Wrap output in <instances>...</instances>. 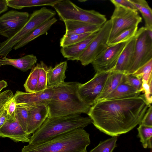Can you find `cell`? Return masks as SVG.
Wrapping results in <instances>:
<instances>
[{
    "label": "cell",
    "mask_w": 152,
    "mask_h": 152,
    "mask_svg": "<svg viewBox=\"0 0 152 152\" xmlns=\"http://www.w3.org/2000/svg\"><path fill=\"white\" fill-rule=\"evenodd\" d=\"M135 42V37L127 42L121 53L113 70L126 74L130 66L133 56Z\"/></svg>",
    "instance_id": "17"
},
{
    "label": "cell",
    "mask_w": 152,
    "mask_h": 152,
    "mask_svg": "<svg viewBox=\"0 0 152 152\" xmlns=\"http://www.w3.org/2000/svg\"><path fill=\"white\" fill-rule=\"evenodd\" d=\"M152 59L139 68L131 74L139 79L148 82L150 76L152 75Z\"/></svg>",
    "instance_id": "32"
},
{
    "label": "cell",
    "mask_w": 152,
    "mask_h": 152,
    "mask_svg": "<svg viewBox=\"0 0 152 152\" xmlns=\"http://www.w3.org/2000/svg\"><path fill=\"white\" fill-rule=\"evenodd\" d=\"M91 143L89 134L83 128L58 135L45 142L24 146L21 152H81Z\"/></svg>",
    "instance_id": "3"
},
{
    "label": "cell",
    "mask_w": 152,
    "mask_h": 152,
    "mask_svg": "<svg viewBox=\"0 0 152 152\" xmlns=\"http://www.w3.org/2000/svg\"><path fill=\"white\" fill-rule=\"evenodd\" d=\"M141 13L145 22V28L152 29V10L145 0H129Z\"/></svg>",
    "instance_id": "25"
},
{
    "label": "cell",
    "mask_w": 152,
    "mask_h": 152,
    "mask_svg": "<svg viewBox=\"0 0 152 152\" xmlns=\"http://www.w3.org/2000/svg\"><path fill=\"white\" fill-rule=\"evenodd\" d=\"M98 31L94 32L84 39L77 43L61 48L60 52L64 57L68 60L78 61L79 56L95 37Z\"/></svg>",
    "instance_id": "16"
},
{
    "label": "cell",
    "mask_w": 152,
    "mask_h": 152,
    "mask_svg": "<svg viewBox=\"0 0 152 152\" xmlns=\"http://www.w3.org/2000/svg\"><path fill=\"white\" fill-rule=\"evenodd\" d=\"M140 124L152 127V106L150 105Z\"/></svg>",
    "instance_id": "38"
},
{
    "label": "cell",
    "mask_w": 152,
    "mask_h": 152,
    "mask_svg": "<svg viewBox=\"0 0 152 152\" xmlns=\"http://www.w3.org/2000/svg\"><path fill=\"white\" fill-rule=\"evenodd\" d=\"M57 21V19L54 17L45 22L32 31L14 46L13 49L17 50L22 48L39 36L45 34Z\"/></svg>",
    "instance_id": "22"
},
{
    "label": "cell",
    "mask_w": 152,
    "mask_h": 152,
    "mask_svg": "<svg viewBox=\"0 0 152 152\" xmlns=\"http://www.w3.org/2000/svg\"><path fill=\"white\" fill-rule=\"evenodd\" d=\"M138 136L144 148H152V127L141 124L137 128Z\"/></svg>",
    "instance_id": "26"
},
{
    "label": "cell",
    "mask_w": 152,
    "mask_h": 152,
    "mask_svg": "<svg viewBox=\"0 0 152 152\" xmlns=\"http://www.w3.org/2000/svg\"><path fill=\"white\" fill-rule=\"evenodd\" d=\"M117 140V136H114L101 141L89 152H112L117 146L116 142Z\"/></svg>",
    "instance_id": "31"
},
{
    "label": "cell",
    "mask_w": 152,
    "mask_h": 152,
    "mask_svg": "<svg viewBox=\"0 0 152 152\" xmlns=\"http://www.w3.org/2000/svg\"><path fill=\"white\" fill-rule=\"evenodd\" d=\"M27 12L9 11L0 16V35L9 38L17 32L28 20Z\"/></svg>",
    "instance_id": "11"
},
{
    "label": "cell",
    "mask_w": 152,
    "mask_h": 152,
    "mask_svg": "<svg viewBox=\"0 0 152 152\" xmlns=\"http://www.w3.org/2000/svg\"><path fill=\"white\" fill-rule=\"evenodd\" d=\"M61 0H7L8 7L20 10L25 7L50 6L53 7Z\"/></svg>",
    "instance_id": "24"
},
{
    "label": "cell",
    "mask_w": 152,
    "mask_h": 152,
    "mask_svg": "<svg viewBox=\"0 0 152 152\" xmlns=\"http://www.w3.org/2000/svg\"><path fill=\"white\" fill-rule=\"evenodd\" d=\"M53 7L63 22L71 20L102 26L107 21L105 15L94 10L82 9L69 0H61Z\"/></svg>",
    "instance_id": "5"
},
{
    "label": "cell",
    "mask_w": 152,
    "mask_h": 152,
    "mask_svg": "<svg viewBox=\"0 0 152 152\" xmlns=\"http://www.w3.org/2000/svg\"><path fill=\"white\" fill-rule=\"evenodd\" d=\"M26 105L28 108V119L26 134L28 136L39 128L48 116L47 105Z\"/></svg>",
    "instance_id": "15"
},
{
    "label": "cell",
    "mask_w": 152,
    "mask_h": 152,
    "mask_svg": "<svg viewBox=\"0 0 152 152\" xmlns=\"http://www.w3.org/2000/svg\"><path fill=\"white\" fill-rule=\"evenodd\" d=\"M39 74L38 64L31 69L30 73L26 80L24 86L26 92L35 93L37 85Z\"/></svg>",
    "instance_id": "27"
},
{
    "label": "cell",
    "mask_w": 152,
    "mask_h": 152,
    "mask_svg": "<svg viewBox=\"0 0 152 152\" xmlns=\"http://www.w3.org/2000/svg\"><path fill=\"white\" fill-rule=\"evenodd\" d=\"M64 22L66 28V34L92 33L98 31L102 26L71 20H65Z\"/></svg>",
    "instance_id": "19"
},
{
    "label": "cell",
    "mask_w": 152,
    "mask_h": 152,
    "mask_svg": "<svg viewBox=\"0 0 152 152\" xmlns=\"http://www.w3.org/2000/svg\"><path fill=\"white\" fill-rule=\"evenodd\" d=\"M124 75L114 70L110 71L102 90L95 103L103 99L112 92L122 82Z\"/></svg>",
    "instance_id": "21"
},
{
    "label": "cell",
    "mask_w": 152,
    "mask_h": 152,
    "mask_svg": "<svg viewBox=\"0 0 152 152\" xmlns=\"http://www.w3.org/2000/svg\"></svg>",
    "instance_id": "45"
},
{
    "label": "cell",
    "mask_w": 152,
    "mask_h": 152,
    "mask_svg": "<svg viewBox=\"0 0 152 152\" xmlns=\"http://www.w3.org/2000/svg\"><path fill=\"white\" fill-rule=\"evenodd\" d=\"M80 83L64 82L53 87V94L47 105L48 117L88 113L91 107L85 103L79 95Z\"/></svg>",
    "instance_id": "2"
},
{
    "label": "cell",
    "mask_w": 152,
    "mask_h": 152,
    "mask_svg": "<svg viewBox=\"0 0 152 152\" xmlns=\"http://www.w3.org/2000/svg\"><path fill=\"white\" fill-rule=\"evenodd\" d=\"M133 56L130 66L125 74L131 75L152 59V38L142 27L138 30L135 36Z\"/></svg>",
    "instance_id": "7"
},
{
    "label": "cell",
    "mask_w": 152,
    "mask_h": 152,
    "mask_svg": "<svg viewBox=\"0 0 152 152\" xmlns=\"http://www.w3.org/2000/svg\"><path fill=\"white\" fill-rule=\"evenodd\" d=\"M89 117L80 114L48 117L41 127L30 137L29 145H37L48 141L65 133L84 128L92 123Z\"/></svg>",
    "instance_id": "4"
},
{
    "label": "cell",
    "mask_w": 152,
    "mask_h": 152,
    "mask_svg": "<svg viewBox=\"0 0 152 152\" xmlns=\"http://www.w3.org/2000/svg\"><path fill=\"white\" fill-rule=\"evenodd\" d=\"M115 9L111 16L112 27L108 44L123 31L138 26L142 18L137 11L115 7Z\"/></svg>",
    "instance_id": "9"
},
{
    "label": "cell",
    "mask_w": 152,
    "mask_h": 152,
    "mask_svg": "<svg viewBox=\"0 0 152 152\" xmlns=\"http://www.w3.org/2000/svg\"><path fill=\"white\" fill-rule=\"evenodd\" d=\"M13 96L12 91L10 90L0 93V111L4 109Z\"/></svg>",
    "instance_id": "36"
},
{
    "label": "cell",
    "mask_w": 152,
    "mask_h": 152,
    "mask_svg": "<svg viewBox=\"0 0 152 152\" xmlns=\"http://www.w3.org/2000/svg\"><path fill=\"white\" fill-rule=\"evenodd\" d=\"M87 152V150H86V151H83V152Z\"/></svg>",
    "instance_id": "43"
},
{
    "label": "cell",
    "mask_w": 152,
    "mask_h": 152,
    "mask_svg": "<svg viewBox=\"0 0 152 152\" xmlns=\"http://www.w3.org/2000/svg\"><path fill=\"white\" fill-rule=\"evenodd\" d=\"M138 30V26L126 29L118 34L108 44V45L127 42L134 37Z\"/></svg>",
    "instance_id": "30"
},
{
    "label": "cell",
    "mask_w": 152,
    "mask_h": 152,
    "mask_svg": "<svg viewBox=\"0 0 152 152\" xmlns=\"http://www.w3.org/2000/svg\"><path fill=\"white\" fill-rule=\"evenodd\" d=\"M0 137L9 138L16 142L29 143L30 140L20 124L15 112L11 115H7L5 122L0 128Z\"/></svg>",
    "instance_id": "14"
},
{
    "label": "cell",
    "mask_w": 152,
    "mask_h": 152,
    "mask_svg": "<svg viewBox=\"0 0 152 152\" xmlns=\"http://www.w3.org/2000/svg\"><path fill=\"white\" fill-rule=\"evenodd\" d=\"M152 75L150 77L148 82L142 80L141 92L144 93V95L145 99L149 105L152 102Z\"/></svg>",
    "instance_id": "34"
},
{
    "label": "cell",
    "mask_w": 152,
    "mask_h": 152,
    "mask_svg": "<svg viewBox=\"0 0 152 152\" xmlns=\"http://www.w3.org/2000/svg\"><path fill=\"white\" fill-rule=\"evenodd\" d=\"M128 41L108 45L91 63L95 71L107 72L113 70Z\"/></svg>",
    "instance_id": "12"
},
{
    "label": "cell",
    "mask_w": 152,
    "mask_h": 152,
    "mask_svg": "<svg viewBox=\"0 0 152 152\" xmlns=\"http://www.w3.org/2000/svg\"><path fill=\"white\" fill-rule=\"evenodd\" d=\"M37 58L33 54L27 55L18 58L10 59L6 57L0 58V66L5 65H11L25 72L31 69L37 63Z\"/></svg>",
    "instance_id": "18"
},
{
    "label": "cell",
    "mask_w": 152,
    "mask_h": 152,
    "mask_svg": "<svg viewBox=\"0 0 152 152\" xmlns=\"http://www.w3.org/2000/svg\"><path fill=\"white\" fill-rule=\"evenodd\" d=\"M7 111L5 108L0 113V128L4 125L7 120Z\"/></svg>",
    "instance_id": "40"
},
{
    "label": "cell",
    "mask_w": 152,
    "mask_h": 152,
    "mask_svg": "<svg viewBox=\"0 0 152 152\" xmlns=\"http://www.w3.org/2000/svg\"><path fill=\"white\" fill-rule=\"evenodd\" d=\"M53 92V87L48 86L46 90L40 92L28 93L18 91L13 96L18 104L48 105Z\"/></svg>",
    "instance_id": "13"
},
{
    "label": "cell",
    "mask_w": 152,
    "mask_h": 152,
    "mask_svg": "<svg viewBox=\"0 0 152 152\" xmlns=\"http://www.w3.org/2000/svg\"><path fill=\"white\" fill-rule=\"evenodd\" d=\"M7 83L4 80H0V92L3 88L7 87Z\"/></svg>",
    "instance_id": "42"
},
{
    "label": "cell",
    "mask_w": 152,
    "mask_h": 152,
    "mask_svg": "<svg viewBox=\"0 0 152 152\" xmlns=\"http://www.w3.org/2000/svg\"><path fill=\"white\" fill-rule=\"evenodd\" d=\"M93 33L82 34H65L60 39V46L62 48L74 45L84 39Z\"/></svg>",
    "instance_id": "29"
},
{
    "label": "cell",
    "mask_w": 152,
    "mask_h": 152,
    "mask_svg": "<svg viewBox=\"0 0 152 152\" xmlns=\"http://www.w3.org/2000/svg\"><path fill=\"white\" fill-rule=\"evenodd\" d=\"M149 106L142 94L97 102L87 114L101 132L117 137L140 124Z\"/></svg>",
    "instance_id": "1"
},
{
    "label": "cell",
    "mask_w": 152,
    "mask_h": 152,
    "mask_svg": "<svg viewBox=\"0 0 152 152\" xmlns=\"http://www.w3.org/2000/svg\"><path fill=\"white\" fill-rule=\"evenodd\" d=\"M110 1L115 7H120L132 10L138 11L134 6L129 0H111Z\"/></svg>",
    "instance_id": "37"
},
{
    "label": "cell",
    "mask_w": 152,
    "mask_h": 152,
    "mask_svg": "<svg viewBox=\"0 0 152 152\" xmlns=\"http://www.w3.org/2000/svg\"><path fill=\"white\" fill-rule=\"evenodd\" d=\"M15 113L20 124L26 134L28 119V108L16 105Z\"/></svg>",
    "instance_id": "33"
},
{
    "label": "cell",
    "mask_w": 152,
    "mask_h": 152,
    "mask_svg": "<svg viewBox=\"0 0 152 152\" xmlns=\"http://www.w3.org/2000/svg\"><path fill=\"white\" fill-rule=\"evenodd\" d=\"M8 9L7 0H0V14L6 11Z\"/></svg>",
    "instance_id": "41"
},
{
    "label": "cell",
    "mask_w": 152,
    "mask_h": 152,
    "mask_svg": "<svg viewBox=\"0 0 152 152\" xmlns=\"http://www.w3.org/2000/svg\"><path fill=\"white\" fill-rule=\"evenodd\" d=\"M67 68L66 61L61 62L53 68L49 67L47 72L48 86L53 87L64 82Z\"/></svg>",
    "instance_id": "20"
},
{
    "label": "cell",
    "mask_w": 152,
    "mask_h": 152,
    "mask_svg": "<svg viewBox=\"0 0 152 152\" xmlns=\"http://www.w3.org/2000/svg\"><path fill=\"white\" fill-rule=\"evenodd\" d=\"M49 19L43 10L34 11L23 26L15 34L0 43V57H6L14 46L32 31Z\"/></svg>",
    "instance_id": "6"
},
{
    "label": "cell",
    "mask_w": 152,
    "mask_h": 152,
    "mask_svg": "<svg viewBox=\"0 0 152 152\" xmlns=\"http://www.w3.org/2000/svg\"><path fill=\"white\" fill-rule=\"evenodd\" d=\"M112 27L111 20H107L97 32L96 36L79 57L81 64H91L108 46L107 44Z\"/></svg>",
    "instance_id": "8"
},
{
    "label": "cell",
    "mask_w": 152,
    "mask_h": 152,
    "mask_svg": "<svg viewBox=\"0 0 152 152\" xmlns=\"http://www.w3.org/2000/svg\"><path fill=\"white\" fill-rule=\"evenodd\" d=\"M37 64L39 68L38 82L35 92L43 91L48 86L47 72L49 67L42 61Z\"/></svg>",
    "instance_id": "28"
},
{
    "label": "cell",
    "mask_w": 152,
    "mask_h": 152,
    "mask_svg": "<svg viewBox=\"0 0 152 152\" xmlns=\"http://www.w3.org/2000/svg\"><path fill=\"white\" fill-rule=\"evenodd\" d=\"M16 107V103L13 96L5 107V109L7 111V115H11L15 113Z\"/></svg>",
    "instance_id": "39"
},
{
    "label": "cell",
    "mask_w": 152,
    "mask_h": 152,
    "mask_svg": "<svg viewBox=\"0 0 152 152\" xmlns=\"http://www.w3.org/2000/svg\"><path fill=\"white\" fill-rule=\"evenodd\" d=\"M3 110H2V111H0V113L1 111H2Z\"/></svg>",
    "instance_id": "44"
},
{
    "label": "cell",
    "mask_w": 152,
    "mask_h": 152,
    "mask_svg": "<svg viewBox=\"0 0 152 152\" xmlns=\"http://www.w3.org/2000/svg\"><path fill=\"white\" fill-rule=\"evenodd\" d=\"M110 72H96L89 80L84 83L80 84L78 89L79 95L87 105L91 107L94 104L102 90Z\"/></svg>",
    "instance_id": "10"
},
{
    "label": "cell",
    "mask_w": 152,
    "mask_h": 152,
    "mask_svg": "<svg viewBox=\"0 0 152 152\" xmlns=\"http://www.w3.org/2000/svg\"><path fill=\"white\" fill-rule=\"evenodd\" d=\"M124 79V77L122 82L117 88L103 100L120 99L136 96L140 95L141 92L140 91L125 83Z\"/></svg>",
    "instance_id": "23"
},
{
    "label": "cell",
    "mask_w": 152,
    "mask_h": 152,
    "mask_svg": "<svg viewBox=\"0 0 152 152\" xmlns=\"http://www.w3.org/2000/svg\"><path fill=\"white\" fill-rule=\"evenodd\" d=\"M124 80L125 83L141 92L142 80L133 76L132 75L125 74Z\"/></svg>",
    "instance_id": "35"
}]
</instances>
